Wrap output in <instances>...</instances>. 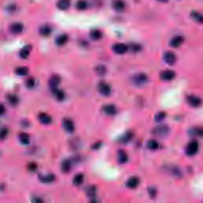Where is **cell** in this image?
I'll return each mask as SVG.
<instances>
[{
  "mask_svg": "<svg viewBox=\"0 0 203 203\" xmlns=\"http://www.w3.org/2000/svg\"><path fill=\"white\" fill-rule=\"evenodd\" d=\"M149 81V77L145 73H137L132 78V82L137 87L144 86Z\"/></svg>",
  "mask_w": 203,
  "mask_h": 203,
  "instance_id": "cell-2",
  "label": "cell"
},
{
  "mask_svg": "<svg viewBox=\"0 0 203 203\" xmlns=\"http://www.w3.org/2000/svg\"><path fill=\"white\" fill-rule=\"evenodd\" d=\"M130 49H131L133 52H134V53H137V52H139V51L141 49V47H140V45L138 44H131L130 45Z\"/></svg>",
  "mask_w": 203,
  "mask_h": 203,
  "instance_id": "cell-40",
  "label": "cell"
},
{
  "mask_svg": "<svg viewBox=\"0 0 203 203\" xmlns=\"http://www.w3.org/2000/svg\"><path fill=\"white\" fill-rule=\"evenodd\" d=\"M52 32H53V29L48 24L43 25V26H41L39 28V33H40V35L42 36V37H49L51 33H52Z\"/></svg>",
  "mask_w": 203,
  "mask_h": 203,
  "instance_id": "cell-17",
  "label": "cell"
},
{
  "mask_svg": "<svg viewBox=\"0 0 203 203\" xmlns=\"http://www.w3.org/2000/svg\"><path fill=\"white\" fill-rule=\"evenodd\" d=\"M100 145H101V142H98V144H96V146L94 145L93 149H98L100 147Z\"/></svg>",
  "mask_w": 203,
  "mask_h": 203,
  "instance_id": "cell-46",
  "label": "cell"
},
{
  "mask_svg": "<svg viewBox=\"0 0 203 203\" xmlns=\"http://www.w3.org/2000/svg\"><path fill=\"white\" fill-rule=\"evenodd\" d=\"M36 168H37V164H36V163H33L29 165V169H30V171H34Z\"/></svg>",
  "mask_w": 203,
  "mask_h": 203,
  "instance_id": "cell-43",
  "label": "cell"
},
{
  "mask_svg": "<svg viewBox=\"0 0 203 203\" xmlns=\"http://www.w3.org/2000/svg\"><path fill=\"white\" fill-rule=\"evenodd\" d=\"M60 82H61V78L60 75L54 74L49 78V86L51 88V90H54L58 88V86L60 85Z\"/></svg>",
  "mask_w": 203,
  "mask_h": 203,
  "instance_id": "cell-9",
  "label": "cell"
},
{
  "mask_svg": "<svg viewBox=\"0 0 203 203\" xmlns=\"http://www.w3.org/2000/svg\"><path fill=\"white\" fill-rule=\"evenodd\" d=\"M163 60L168 65H174L177 60V56L173 52L168 51L163 54Z\"/></svg>",
  "mask_w": 203,
  "mask_h": 203,
  "instance_id": "cell-7",
  "label": "cell"
},
{
  "mask_svg": "<svg viewBox=\"0 0 203 203\" xmlns=\"http://www.w3.org/2000/svg\"><path fill=\"white\" fill-rule=\"evenodd\" d=\"M32 47L30 45L24 46L19 52V56L21 59H26L30 56V53L31 52Z\"/></svg>",
  "mask_w": 203,
  "mask_h": 203,
  "instance_id": "cell-25",
  "label": "cell"
},
{
  "mask_svg": "<svg viewBox=\"0 0 203 203\" xmlns=\"http://www.w3.org/2000/svg\"><path fill=\"white\" fill-rule=\"evenodd\" d=\"M24 30V26L21 22H14L10 26V31L14 35L21 34Z\"/></svg>",
  "mask_w": 203,
  "mask_h": 203,
  "instance_id": "cell-11",
  "label": "cell"
},
{
  "mask_svg": "<svg viewBox=\"0 0 203 203\" xmlns=\"http://www.w3.org/2000/svg\"><path fill=\"white\" fill-rule=\"evenodd\" d=\"M191 17L192 19H194V21H197L198 23L203 24V15L201 14H200L199 12H198V11H191Z\"/></svg>",
  "mask_w": 203,
  "mask_h": 203,
  "instance_id": "cell-29",
  "label": "cell"
},
{
  "mask_svg": "<svg viewBox=\"0 0 203 203\" xmlns=\"http://www.w3.org/2000/svg\"><path fill=\"white\" fill-rule=\"evenodd\" d=\"M133 136H134V134H133V132H131V131L126 132L125 134H123L122 136L120 137L119 142L121 144H128L129 142L131 141V140L133 139Z\"/></svg>",
  "mask_w": 203,
  "mask_h": 203,
  "instance_id": "cell-22",
  "label": "cell"
},
{
  "mask_svg": "<svg viewBox=\"0 0 203 203\" xmlns=\"http://www.w3.org/2000/svg\"><path fill=\"white\" fill-rule=\"evenodd\" d=\"M186 102L189 104V106H191V107H194V108H198V107L201 106V104H202V99L200 97L196 96V95H190L186 96Z\"/></svg>",
  "mask_w": 203,
  "mask_h": 203,
  "instance_id": "cell-4",
  "label": "cell"
},
{
  "mask_svg": "<svg viewBox=\"0 0 203 203\" xmlns=\"http://www.w3.org/2000/svg\"><path fill=\"white\" fill-rule=\"evenodd\" d=\"M189 134L192 137H203V127H193L189 130Z\"/></svg>",
  "mask_w": 203,
  "mask_h": 203,
  "instance_id": "cell-21",
  "label": "cell"
},
{
  "mask_svg": "<svg viewBox=\"0 0 203 203\" xmlns=\"http://www.w3.org/2000/svg\"><path fill=\"white\" fill-rule=\"evenodd\" d=\"M52 93H53V96L55 97V98H56L57 101L61 102L63 101V100H64L65 94L63 91H61V90L56 88V89L52 90Z\"/></svg>",
  "mask_w": 203,
  "mask_h": 203,
  "instance_id": "cell-23",
  "label": "cell"
},
{
  "mask_svg": "<svg viewBox=\"0 0 203 203\" xmlns=\"http://www.w3.org/2000/svg\"><path fill=\"white\" fill-rule=\"evenodd\" d=\"M35 84L36 81L35 79H34V78L30 77L26 81V87L29 88V89H32V88L34 87H35Z\"/></svg>",
  "mask_w": 203,
  "mask_h": 203,
  "instance_id": "cell-38",
  "label": "cell"
},
{
  "mask_svg": "<svg viewBox=\"0 0 203 203\" xmlns=\"http://www.w3.org/2000/svg\"><path fill=\"white\" fill-rule=\"evenodd\" d=\"M72 169V162L70 159H64L61 163V171L64 173H68Z\"/></svg>",
  "mask_w": 203,
  "mask_h": 203,
  "instance_id": "cell-28",
  "label": "cell"
},
{
  "mask_svg": "<svg viewBox=\"0 0 203 203\" xmlns=\"http://www.w3.org/2000/svg\"><path fill=\"white\" fill-rule=\"evenodd\" d=\"M102 111L107 115L114 116L117 113V109L116 106L113 105V104H106L102 107Z\"/></svg>",
  "mask_w": 203,
  "mask_h": 203,
  "instance_id": "cell-14",
  "label": "cell"
},
{
  "mask_svg": "<svg viewBox=\"0 0 203 203\" xmlns=\"http://www.w3.org/2000/svg\"><path fill=\"white\" fill-rule=\"evenodd\" d=\"M184 37L181 35H177L172 37L170 40V46L172 48H179L183 44Z\"/></svg>",
  "mask_w": 203,
  "mask_h": 203,
  "instance_id": "cell-12",
  "label": "cell"
},
{
  "mask_svg": "<svg viewBox=\"0 0 203 203\" xmlns=\"http://www.w3.org/2000/svg\"><path fill=\"white\" fill-rule=\"evenodd\" d=\"M87 7L88 4L86 0H79L75 5V7L78 11H85L87 8Z\"/></svg>",
  "mask_w": 203,
  "mask_h": 203,
  "instance_id": "cell-34",
  "label": "cell"
},
{
  "mask_svg": "<svg viewBox=\"0 0 203 203\" xmlns=\"http://www.w3.org/2000/svg\"><path fill=\"white\" fill-rule=\"evenodd\" d=\"M153 134L157 137H165L169 133V127L167 125H159L152 130Z\"/></svg>",
  "mask_w": 203,
  "mask_h": 203,
  "instance_id": "cell-5",
  "label": "cell"
},
{
  "mask_svg": "<svg viewBox=\"0 0 203 203\" xmlns=\"http://www.w3.org/2000/svg\"><path fill=\"white\" fill-rule=\"evenodd\" d=\"M83 180H84V175L81 173L77 174V175L74 177L73 184L75 186H80L81 184L83 182Z\"/></svg>",
  "mask_w": 203,
  "mask_h": 203,
  "instance_id": "cell-35",
  "label": "cell"
},
{
  "mask_svg": "<svg viewBox=\"0 0 203 203\" xmlns=\"http://www.w3.org/2000/svg\"><path fill=\"white\" fill-rule=\"evenodd\" d=\"M112 49L116 54L122 55L128 51L129 47L124 43H116L112 46Z\"/></svg>",
  "mask_w": 203,
  "mask_h": 203,
  "instance_id": "cell-6",
  "label": "cell"
},
{
  "mask_svg": "<svg viewBox=\"0 0 203 203\" xmlns=\"http://www.w3.org/2000/svg\"><path fill=\"white\" fill-rule=\"evenodd\" d=\"M29 71H30L29 68L26 66H21L15 69V73L16 75H19V76H25L29 73Z\"/></svg>",
  "mask_w": 203,
  "mask_h": 203,
  "instance_id": "cell-32",
  "label": "cell"
},
{
  "mask_svg": "<svg viewBox=\"0 0 203 203\" xmlns=\"http://www.w3.org/2000/svg\"><path fill=\"white\" fill-rule=\"evenodd\" d=\"M166 116V112H164V111H160V112L157 113V114H156V116H155V121H156V122H161L162 121H163V120L165 119Z\"/></svg>",
  "mask_w": 203,
  "mask_h": 203,
  "instance_id": "cell-37",
  "label": "cell"
},
{
  "mask_svg": "<svg viewBox=\"0 0 203 203\" xmlns=\"http://www.w3.org/2000/svg\"><path fill=\"white\" fill-rule=\"evenodd\" d=\"M199 150V144L196 140H193L187 144L186 146L185 152L186 155L188 156H193L196 155Z\"/></svg>",
  "mask_w": 203,
  "mask_h": 203,
  "instance_id": "cell-1",
  "label": "cell"
},
{
  "mask_svg": "<svg viewBox=\"0 0 203 203\" xmlns=\"http://www.w3.org/2000/svg\"><path fill=\"white\" fill-rule=\"evenodd\" d=\"M167 171L170 172L172 175H174L175 177H181V175H182V172H181L180 169L176 166L168 167Z\"/></svg>",
  "mask_w": 203,
  "mask_h": 203,
  "instance_id": "cell-30",
  "label": "cell"
},
{
  "mask_svg": "<svg viewBox=\"0 0 203 203\" xmlns=\"http://www.w3.org/2000/svg\"><path fill=\"white\" fill-rule=\"evenodd\" d=\"M97 88H98V91L100 95H102V96H109V95H111V92H112L111 87L104 81H101V82L98 83Z\"/></svg>",
  "mask_w": 203,
  "mask_h": 203,
  "instance_id": "cell-3",
  "label": "cell"
},
{
  "mask_svg": "<svg viewBox=\"0 0 203 203\" xmlns=\"http://www.w3.org/2000/svg\"><path fill=\"white\" fill-rule=\"evenodd\" d=\"M71 0H58L56 7L60 11H66L70 7Z\"/></svg>",
  "mask_w": 203,
  "mask_h": 203,
  "instance_id": "cell-19",
  "label": "cell"
},
{
  "mask_svg": "<svg viewBox=\"0 0 203 203\" xmlns=\"http://www.w3.org/2000/svg\"><path fill=\"white\" fill-rule=\"evenodd\" d=\"M149 193H150L151 198H154V197L156 196V190H155V189H151V190H149Z\"/></svg>",
  "mask_w": 203,
  "mask_h": 203,
  "instance_id": "cell-44",
  "label": "cell"
},
{
  "mask_svg": "<svg viewBox=\"0 0 203 203\" xmlns=\"http://www.w3.org/2000/svg\"><path fill=\"white\" fill-rule=\"evenodd\" d=\"M39 179L42 182H45V183H51L53 182V181L56 179V177L53 174H49V175H40L39 176Z\"/></svg>",
  "mask_w": 203,
  "mask_h": 203,
  "instance_id": "cell-27",
  "label": "cell"
},
{
  "mask_svg": "<svg viewBox=\"0 0 203 203\" xmlns=\"http://www.w3.org/2000/svg\"><path fill=\"white\" fill-rule=\"evenodd\" d=\"M90 37L92 40H98L102 37V33L101 30H98V29H94L90 32Z\"/></svg>",
  "mask_w": 203,
  "mask_h": 203,
  "instance_id": "cell-26",
  "label": "cell"
},
{
  "mask_svg": "<svg viewBox=\"0 0 203 203\" xmlns=\"http://www.w3.org/2000/svg\"><path fill=\"white\" fill-rule=\"evenodd\" d=\"M7 99L8 103L11 106H15L18 105L20 101L19 98L16 95H14V94H10V95H7Z\"/></svg>",
  "mask_w": 203,
  "mask_h": 203,
  "instance_id": "cell-24",
  "label": "cell"
},
{
  "mask_svg": "<svg viewBox=\"0 0 203 203\" xmlns=\"http://www.w3.org/2000/svg\"><path fill=\"white\" fill-rule=\"evenodd\" d=\"M62 125H63V128L67 133H72L75 131V124H74L73 121L70 118H64L63 120V122H62Z\"/></svg>",
  "mask_w": 203,
  "mask_h": 203,
  "instance_id": "cell-10",
  "label": "cell"
},
{
  "mask_svg": "<svg viewBox=\"0 0 203 203\" xmlns=\"http://www.w3.org/2000/svg\"><path fill=\"white\" fill-rule=\"evenodd\" d=\"M37 118H38L39 121L43 125H49L50 123H52V121H53L52 117L48 114H46V113H40V114H39Z\"/></svg>",
  "mask_w": 203,
  "mask_h": 203,
  "instance_id": "cell-18",
  "label": "cell"
},
{
  "mask_svg": "<svg viewBox=\"0 0 203 203\" xmlns=\"http://www.w3.org/2000/svg\"><path fill=\"white\" fill-rule=\"evenodd\" d=\"M18 138H19V141L21 142L22 144H24V145H26V144H28L30 141V135L27 134L26 133H20Z\"/></svg>",
  "mask_w": 203,
  "mask_h": 203,
  "instance_id": "cell-33",
  "label": "cell"
},
{
  "mask_svg": "<svg viewBox=\"0 0 203 203\" xmlns=\"http://www.w3.org/2000/svg\"><path fill=\"white\" fill-rule=\"evenodd\" d=\"M112 7L113 9L116 11L121 12L125 9V2L123 0H113L112 1Z\"/></svg>",
  "mask_w": 203,
  "mask_h": 203,
  "instance_id": "cell-15",
  "label": "cell"
},
{
  "mask_svg": "<svg viewBox=\"0 0 203 203\" xmlns=\"http://www.w3.org/2000/svg\"><path fill=\"white\" fill-rule=\"evenodd\" d=\"M91 203H98V201L96 200H93V201H91Z\"/></svg>",
  "mask_w": 203,
  "mask_h": 203,
  "instance_id": "cell-48",
  "label": "cell"
},
{
  "mask_svg": "<svg viewBox=\"0 0 203 203\" xmlns=\"http://www.w3.org/2000/svg\"><path fill=\"white\" fill-rule=\"evenodd\" d=\"M175 76H176L175 72L174 71L170 70V69L163 71V72H161L160 75H159L160 79L163 81H172L175 79Z\"/></svg>",
  "mask_w": 203,
  "mask_h": 203,
  "instance_id": "cell-8",
  "label": "cell"
},
{
  "mask_svg": "<svg viewBox=\"0 0 203 203\" xmlns=\"http://www.w3.org/2000/svg\"><path fill=\"white\" fill-rule=\"evenodd\" d=\"M8 135V130L7 128H2L1 130V139L4 140Z\"/></svg>",
  "mask_w": 203,
  "mask_h": 203,
  "instance_id": "cell-41",
  "label": "cell"
},
{
  "mask_svg": "<svg viewBox=\"0 0 203 203\" xmlns=\"http://www.w3.org/2000/svg\"><path fill=\"white\" fill-rule=\"evenodd\" d=\"M95 71L98 75H99V76H104V75L106 74L107 68L105 65L99 64V65H97V66L95 67Z\"/></svg>",
  "mask_w": 203,
  "mask_h": 203,
  "instance_id": "cell-31",
  "label": "cell"
},
{
  "mask_svg": "<svg viewBox=\"0 0 203 203\" xmlns=\"http://www.w3.org/2000/svg\"><path fill=\"white\" fill-rule=\"evenodd\" d=\"M32 201H33V203H44L43 200L40 198H33Z\"/></svg>",
  "mask_w": 203,
  "mask_h": 203,
  "instance_id": "cell-42",
  "label": "cell"
},
{
  "mask_svg": "<svg viewBox=\"0 0 203 203\" xmlns=\"http://www.w3.org/2000/svg\"><path fill=\"white\" fill-rule=\"evenodd\" d=\"M117 158L118 163H121V164H125V163H126L127 162H128V159H129L128 153H127L125 150H123V149H120V150L117 151Z\"/></svg>",
  "mask_w": 203,
  "mask_h": 203,
  "instance_id": "cell-13",
  "label": "cell"
},
{
  "mask_svg": "<svg viewBox=\"0 0 203 203\" xmlns=\"http://www.w3.org/2000/svg\"><path fill=\"white\" fill-rule=\"evenodd\" d=\"M68 36L67 34H60L55 40V43L58 46H63L68 41Z\"/></svg>",
  "mask_w": 203,
  "mask_h": 203,
  "instance_id": "cell-20",
  "label": "cell"
},
{
  "mask_svg": "<svg viewBox=\"0 0 203 203\" xmlns=\"http://www.w3.org/2000/svg\"><path fill=\"white\" fill-rule=\"evenodd\" d=\"M159 143L156 140H149L147 142V148L150 150H156L159 149Z\"/></svg>",
  "mask_w": 203,
  "mask_h": 203,
  "instance_id": "cell-36",
  "label": "cell"
},
{
  "mask_svg": "<svg viewBox=\"0 0 203 203\" xmlns=\"http://www.w3.org/2000/svg\"><path fill=\"white\" fill-rule=\"evenodd\" d=\"M87 195L90 197L95 196V194H96V187L95 186H91L87 190Z\"/></svg>",
  "mask_w": 203,
  "mask_h": 203,
  "instance_id": "cell-39",
  "label": "cell"
},
{
  "mask_svg": "<svg viewBox=\"0 0 203 203\" xmlns=\"http://www.w3.org/2000/svg\"><path fill=\"white\" fill-rule=\"evenodd\" d=\"M4 113H5V107H4L3 104H2V105H1V114L3 115Z\"/></svg>",
  "mask_w": 203,
  "mask_h": 203,
  "instance_id": "cell-45",
  "label": "cell"
},
{
  "mask_svg": "<svg viewBox=\"0 0 203 203\" xmlns=\"http://www.w3.org/2000/svg\"><path fill=\"white\" fill-rule=\"evenodd\" d=\"M140 184V179L137 176H132L126 182V186L130 189H136Z\"/></svg>",
  "mask_w": 203,
  "mask_h": 203,
  "instance_id": "cell-16",
  "label": "cell"
},
{
  "mask_svg": "<svg viewBox=\"0 0 203 203\" xmlns=\"http://www.w3.org/2000/svg\"><path fill=\"white\" fill-rule=\"evenodd\" d=\"M158 1H159V2H167L168 0H158Z\"/></svg>",
  "mask_w": 203,
  "mask_h": 203,
  "instance_id": "cell-47",
  "label": "cell"
}]
</instances>
